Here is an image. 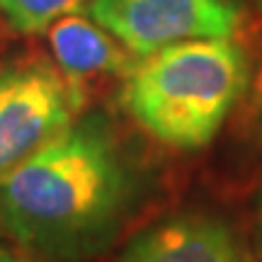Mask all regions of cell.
<instances>
[{
  "mask_svg": "<svg viewBox=\"0 0 262 262\" xmlns=\"http://www.w3.org/2000/svg\"><path fill=\"white\" fill-rule=\"evenodd\" d=\"M260 3H262V0H260Z\"/></svg>",
  "mask_w": 262,
  "mask_h": 262,
  "instance_id": "obj_11",
  "label": "cell"
},
{
  "mask_svg": "<svg viewBox=\"0 0 262 262\" xmlns=\"http://www.w3.org/2000/svg\"><path fill=\"white\" fill-rule=\"evenodd\" d=\"M141 194L112 122L88 114L0 185V228L37 257L83 262L114 243Z\"/></svg>",
  "mask_w": 262,
  "mask_h": 262,
  "instance_id": "obj_1",
  "label": "cell"
},
{
  "mask_svg": "<svg viewBox=\"0 0 262 262\" xmlns=\"http://www.w3.org/2000/svg\"><path fill=\"white\" fill-rule=\"evenodd\" d=\"M88 0H0V10L10 27L22 34H37L56 19L75 15Z\"/></svg>",
  "mask_w": 262,
  "mask_h": 262,
  "instance_id": "obj_7",
  "label": "cell"
},
{
  "mask_svg": "<svg viewBox=\"0 0 262 262\" xmlns=\"http://www.w3.org/2000/svg\"><path fill=\"white\" fill-rule=\"evenodd\" d=\"M253 112H255V119H257V126L262 131V58L257 63V71L253 75Z\"/></svg>",
  "mask_w": 262,
  "mask_h": 262,
  "instance_id": "obj_9",
  "label": "cell"
},
{
  "mask_svg": "<svg viewBox=\"0 0 262 262\" xmlns=\"http://www.w3.org/2000/svg\"><path fill=\"white\" fill-rule=\"evenodd\" d=\"M49 41L58 68L68 78H85L97 73H122L126 75L136 61L124 51L102 25L93 17L66 15L49 27Z\"/></svg>",
  "mask_w": 262,
  "mask_h": 262,
  "instance_id": "obj_6",
  "label": "cell"
},
{
  "mask_svg": "<svg viewBox=\"0 0 262 262\" xmlns=\"http://www.w3.org/2000/svg\"><path fill=\"white\" fill-rule=\"evenodd\" d=\"M250 85L245 49L192 39L141 56L122 88L126 114L156 141L182 150L206 146Z\"/></svg>",
  "mask_w": 262,
  "mask_h": 262,
  "instance_id": "obj_2",
  "label": "cell"
},
{
  "mask_svg": "<svg viewBox=\"0 0 262 262\" xmlns=\"http://www.w3.org/2000/svg\"><path fill=\"white\" fill-rule=\"evenodd\" d=\"M0 262H27V260H25V257H19V255H15L12 250L0 248Z\"/></svg>",
  "mask_w": 262,
  "mask_h": 262,
  "instance_id": "obj_10",
  "label": "cell"
},
{
  "mask_svg": "<svg viewBox=\"0 0 262 262\" xmlns=\"http://www.w3.org/2000/svg\"><path fill=\"white\" fill-rule=\"evenodd\" d=\"M90 17L131 54L192 39H228L243 25V0H88Z\"/></svg>",
  "mask_w": 262,
  "mask_h": 262,
  "instance_id": "obj_4",
  "label": "cell"
},
{
  "mask_svg": "<svg viewBox=\"0 0 262 262\" xmlns=\"http://www.w3.org/2000/svg\"><path fill=\"white\" fill-rule=\"evenodd\" d=\"M83 107L78 80L47 61L0 73V185L56 141Z\"/></svg>",
  "mask_w": 262,
  "mask_h": 262,
  "instance_id": "obj_3",
  "label": "cell"
},
{
  "mask_svg": "<svg viewBox=\"0 0 262 262\" xmlns=\"http://www.w3.org/2000/svg\"><path fill=\"white\" fill-rule=\"evenodd\" d=\"M114 262H255V257L224 219L192 211L139 231Z\"/></svg>",
  "mask_w": 262,
  "mask_h": 262,
  "instance_id": "obj_5",
  "label": "cell"
},
{
  "mask_svg": "<svg viewBox=\"0 0 262 262\" xmlns=\"http://www.w3.org/2000/svg\"><path fill=\"white\" fill-rule=\"evenodd\" d=\"M253 257L255 262H262V185L253 209Z\"/></svg>",
  "mask_w": 262,
  "mask_h": 262,
  "instance_id": "obj_8",
  "label": "cell"
}]
</instances>
